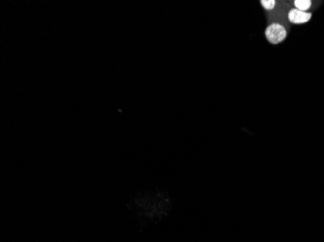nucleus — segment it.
Returning <instances> with one entry per match:
<instances>
[{
	"mask_svg": "<svg viewBox=\"0 0 324 242\" xmlns=\"http://www.w3.org/2000/svg\"><path fill=\"white\" fill-rule=\"evenodd\" d=\"M312 18L310 12H303L297 9H291L288 12V20L293 24H303L308 22Z\"/></svg>",
	"mask_w": 324,
	"mask_h": 242,
	"instance_id": "2",
	"label": "nucleus"
},
{
	"mask_svg": "<svg viewBox=\"0 0 324 242\" xmlns=\"http://www.w3.org/2000/svg\"><path fill=\"white\" fill-rule=\"evenodd\" d=\"M265 36L271 44L277 45V44H279L280 42H282L286 38L287 31H286L285 27L282 24L272 23L266 28Z\"/></svg>",
	"mask_w": 324,
	"mask_h": 242,
	"instance_id": "1",
	"label": "nucleus"
},
{
	"mask_svg": "<svg viewBox=\"0 0 324 242\" xmlns=\"http://www.w3.org/2000/svg\"><path fill=\"white\" fill-rule=\"evenodd\" d=\"M260 3L263 6V8L267 11L273 10L276 6V1H274V0H262Z\"/></svg>",
	"mask_w": 324,
	"mask_h": 242,
	"instance_id": "4",
	"label": "nucleus"
},
{
	"mask_svg": "<svg viewBox=\"0 0 324 242\" xmlns=\"http://www.w3.org/2000/svg\"><path fill=\"white\" fill-rule=\"evenodd\" d=\"M293 3L295 6V9L303 11V12L308 11L312 6V1H310V0H295Z\"/></svg>",
	"mask_w": 324,
	"mask_h": 242,
	"instance_id": "3",
	"label": "nucleus"
}]
</instances>
